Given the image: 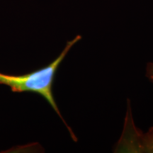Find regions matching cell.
Wrapping results in <instances>:
<instances>
[{
  "mask_svg": "<svg viewBox=\"0 0 153 153\" xmlns=\"http://www.w3.org/2000/svg\"><path fill=\"white\" fill-rule=\"evenodd\" d=\"M130 112L128 110L123 134L115 149L116 152L153 153V127L143 133L135 127Z\"/></svg>",
  "mask_w": 153,
  "mask_h": 153,
  "instance_id": "obj_2",
  "label": "cell"
},
{
  "mask_svg": "<svg viewBox=\"0 0 153 153\" xmlns=\"http://www.w3.org/2000/svg\"><path fill=\"white\" fill-rule=\"evenodd\" d=\"M82 39V36L77 35L75 38L68 41L65 47L60 54L52 62L41 69L22 75H12L0 72V85L8 86L13 92H33L41 95L46 100L55 113L58 115L70 132L74 141H77L75 133L72 131L60 114L58 106L55 102L53 96V83L57 70L67 55L73 45Z\"/></svg>",
  "mask_w": 153,
  "mask_h": 153,
  "instance_id": "obj_1",
  "label": "cell"
},
{
  "mask_svg": "<svg viewBox=\"0 0 153 153\" xmlns=\"http://www.w3.org/2000/svg\"><path fill=\"white\" fill-rule=\"evenodd\" d=\"M146 76L153 82V62L148 63L146 68Z\"/></svg>",
  "mask_w": 153,
  "mask_h": 153,
  "instance_id": "obj_3",
  "label": "cell"
}]
</instances>
